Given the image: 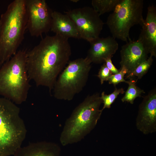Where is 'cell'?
I'll list each match as a JSON object with an SVG mask.
<instances>
[{
	"mask_svg": "<svg viewBox=\"0 0 156 156\" xmlns=\"http://www.w3.org/2000/svg\"><path fill=\"white\" fill-rule=\"evenodd\" d=\"M100 93L88 95L74 110L67 120L60 140L65 146L80 141L95 127L102 111Z\"/></svg>",
	"mask_w": 156,
	"mask_h": 156,
	"instance_id": "obj_3",
	"label": "cell"
},
{
	"mask_svg": "<svg viewBox=\"0 0 156 156\" xmlns=\"http://www.w3.org/2000/svg\"><path fill=\"white\" fill-rule=\"evenodd\" d=\"M138 40L143 46L148 54L156 57V7L148 6L146 18Z\"/></svg>",
	"mask_w": 156,
	"mask_h": 156,
	"instance_id": "obj_13",
	"label": "cell"
},
{
	"mask_svg": "<svg viewBox=\"0 0 156 156\" xmlns=\"http://www.w3.org/2000/svg\"><path fill=\"white\" fill-rule=\"evenodd\" d=\"M91 63L86 57L69 62L55 83L53 89L54 97L69 101L79 93L87 83Z\"/></svg>",
	"mask_w": 156,
	"mask_h": 156,
	"instance_id": "obj_6",
	"label": "cell"
},
{
	"mask_svg": "<svg viewBox=\"0 0 156 156\" xmlns=\"http://www.w3.org/2000/svg\"><path fill=\"white\" fill-rule=\"evenodd\" d=\"M129 79V80L127 81L126 83L128 84V88L121 101L123 102H127L133 104L136 98L141 97L142 94L145 92L136 85L138 79H134L133 78Z\"/></svg>",
	"mask_w": 156,
	"mask_h": 156,
	"instance_id": "obj_16",
	"label": "cell"
},
{
	"mask_svg": "<svg viewBox=\"0 0 156 156\" xmlns=\"http://www.w3.org/2000/svg\"><path fill=\"white\" fill-rule=\"evenodd\" d=\"M27 29L38 37L51 29L53 11L44 0H25Z\"/></svg>",
	"mask_w": 156,
	"mask_h": 156,
	"instance_id": "obj_9",
	"label": "cell"
},
{
	"mask_svg": "<svg viewBox=\"0 0 156 156\" xmlns=\"http://www.w3.org/2000/svg\"><path fill=\"white\" fill-rule=\"evenodd\" d=\"M120 0H92V5L94 10L100 16L113 11Z\"/></svg>",
	"mask_w": 156,
	"mask_h": 156,
	"instance_id": "obj_17",
	"label": "cell"
},
{
	"mask_svg": "<svg viewBox=\"0 0 156 156\" xmlns=\"http://www.w3.org/2000/svg\"><path fill=\"white\" fill-rule=\"evenodd\" d=\"M1 21H0V33L1 31Z\"/></svg>",
	"mask_w": 156,
	"mask_h": 156,
	"instance_id": "obj_23",
	"label": "cell"
},
{
	"mask_svg": "<svg viewBox=\"0 0 156 156\" xmlns=\"http://www.w3.org/2000/svg\"><path fill=\"white\" fill-rule=\"evenodd\" d=\"M112 75V74L104 63L99 69L97 77L100 80L101 84H102L105 81H108Z\"/></svg>",
	"mask_w": 156,
	"mask_h": 156,
	"instance_id": "obj_21",
	"label": "cell"
},
{
	"mask_svg": "<svg viewBox=\"0 0 156 156\" xmlns=\"http://www.w3.org/2000/svg\"><path fill=\"white\" fill-rule=\"evenodd\" d=\"M143 5V0H120L106 22L112 36L126 42L131 40V28L138 24L142 26L144 23Z\"/></svg>",
	"mask_w": 156,
	"mask_h": 156,
	"instance_id": "obj_7",
	"label": "cell"
},
{
	"mask_svg": "<svg viewBox=\"0 0 156 156\" xmlns=\"http://www.w3.org/2000/svg\"><path fill=\"white\" fill-rule=\"evenodd\" d=\"M86 57L90 62L96 64L112 58L118 48V44L112 36L98 38L91 42Z\"/></svg>",
	"mask_w": 156,
	"mask_h": 156,
	"instance_id": "obj_12",
	"label": "cell"
},
{
	"mask_svg": "<svg viewBox=\"0 0 156 156\" xmlns=\"http://www.w3.org/2000/svg\"><path fill=\"white\" fill-rule=\"evenodd\" d=\"M111 59L112 58H107L105 61L104 63L112 74H115L118 73L120 71V70L117 69L113 64Z\"/></svg>",
	"mask_w": 156,
	"mask_h": 156,
	"instance_id": "obj_22",
	"label": "cell"
},
{
	"mask_svg": "<svg viewBox=\"0 0 156 156\" xmlns=\"http://www.w3.org/2000/svg\"><path fill=\"white\" fill-rule=\"evenodd\" d=\"M142 44L138 40H131L122 46L120 51L121 67L126 70L127 75L148 58V54Z\"/></svg>",
	"mask_w": 156,
	"mask_h": 156,
	"instance_id": "obj_11",
	"label": "cell"
},
{
	"mask_svg": "<svg viewBox=\"0 0 156 156\" xmlns=\"http://www.w3.org/2000/svg\"><path fill=\"white\" fill-rule=\"evenodd\" d=\"M125 92L122 88H117L115 87L113 92L111 94L107 95L103 92L101 95L103 106L101 109L103 111L105 108L109 109L111 107V105L115 101L118 95L120 94H123Z\"/></svg>",
	"mask_w": 156,
	"mask_h": 156,
	"instance_id": "obj_19",
	"label": "cell"
},
{
	"mask_svg": "<svg viewBox=\"0 0 156 156\" xmlns=\"http://www.w3.org/2000/svg\"><path fill=\"white\" fill-rule=\"evenodd\" d=\"M127 74L126 69L123 67H121L120 71L117 73L112 74L109 78L108 81L109 84H112L115 87L120 83H126L127 81L124 79L125 76Z\"/></svg>",
	"mask_w": 156,
	"mask_h": 156,
	"instance_id": "obj_20",
	"label": "cell"
},
{
	"mask_svg": "<svg viewBox=\"0 0 156 156\" xmlns=\"http://www.w3.org/2000/svg\"><path fill=\"white\" fill-rule=\"evenodd\" d=\"M65 13L75 23L81 38L90 43L99 37L104 23L92 8H76Z\"/></svg>",
	"mask_w": 156,
	"mask_h": 156,
	"instance_id": "obj_8",
	"label": "cell"
},
{
	"mask_svg": "<svg viewBox=\"0 0 156 156\" xmlns=\"http://www.w3.org/2000/svg\"><path fill=\"white\" fill-rule=\"evenodd\" d=\"M71 54L68 38L56 34L47 36L27 52L26 67L29 80H33L38 86L47 87L51 93Z\"/></svg>",
	"mask_w": 156,
	"mask_h": 156,
	"instance_id": "obj_1",
	"label": "cell"
},
{
	"mask_svg": "<svg viewBox=\"0 0 156 156\" xmlns=\"http://www.w3.org/2000/svg\"><path fill=\"white\" fill-rule=\"evenodd\" d=\"M15 103L0 97V156L14 155L21 147L27 130Z\"/></svg>",
	"mask_w": 156,
	"mask_h": 156,
	"instance_id": "obj_5",
	"label": "cell"
},
{
	"mask_svg": "<svg viewBox=\"0 0 156 156\" xmlns=\"http://www.w3.org/2000/svg\"><path fill=\"white\" fill-rule=\"evenodd\" d=\"M57 146L54 143L45 142L32 143L21 147L14 156H57Z\"/></svg>",
	"mask_w": 156,
	"mask_h": 156,
	"instance_id": "obj_15",
	"label": "cell"
},
{
	"mask_svg": "<svg viewBox=\"0 0 156 156\" xmlns=\"http://www.w3.org/2000/svg\"><path fill=\"white\" fill-rule=\"evenodd\" d=\"M50 30L55 34L68 38H81L75 23L69 16L56 11L52 12Z\"/></svg>",
	"mask_w": 156,
	"mask_h": 156,
	"instance_id": "obj_14",
	"label": "cell"
},
{
	"mask_svg": "<svg viewBox=\"0 0 156 156\" xmlns=\"http://www.w3.org/2000/svg\"><path fill=\"white\" fill-rule=\"evenodd\" d=\"M153 56L150 55L145 61L138 66L130 74L126 76V79L136 77L140 79L148 71L153 62Z\"/></svg>",
	"mask_w": 156,
	"mask_h": 156,
	"instance_id": "obj_18",
	"label": "cell"
},
{
	"mask_svg": "<svg viewBox=\"0 0 156 156\" xmlns=\"http://www.w3.org/2000/svg\"><path fill=\"white\" fill-rule=\"evenodd\" d=\"M0 21V66L17 52L27 29L25 0H15L1 14Z\"/></svg>",
	"mask_w": 156,
	"mask_h": 156,
	"instance_id": "obj_2",
	"label": "cell"
},
{
	"mask_svg": "<svg viewBox=\"0 0 156 156\" xmlns=\"http://www.w3.org/2000/svg\"><path fill=\"white\" fill-rule=\"evenodd\" d=\"M26 53L24 50L19 51L0 67V95L15 104L26 100L30 87Z\"/></svg>",
	"mask_w": 156,
	"mask_h": 156,
	"instance_id": "obj_4",
	"label": "cell"
},
{
	"mask_svg": "<svg viewBox=\"0 0 156 156\" xmlns=\"http://www.w3.org/2000/svg\"><path fill=\"white\" fill-rule=\"evenodd\" d=\"M137 128L145 135L156 131V89L143 97L136 119Z\"/></svg>",
	"mask_w": 156,
	"mask_h": 156,
	"instance_id": "obj_10",
	"label": "cell"
}]
</instances>
